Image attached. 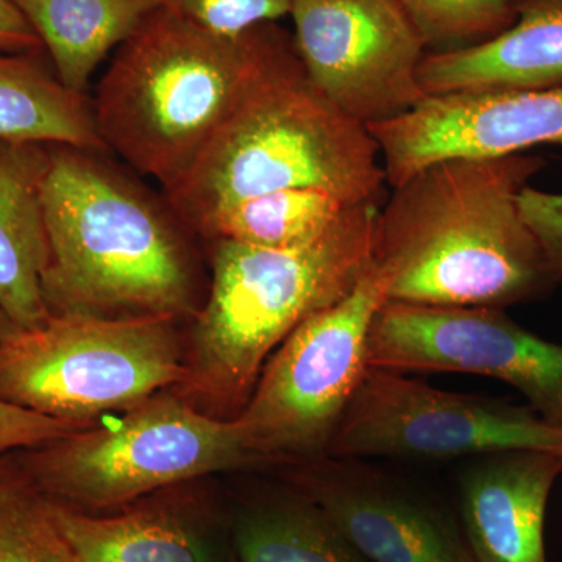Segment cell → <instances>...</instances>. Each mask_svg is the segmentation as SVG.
I'll list each match as a JSON object with an SVG mask.
<instances>
[{"instance_id":"18","label":"cell","mask_w":562,"mask_h":562,"mask_svg":"<svg viewBox=\"0 0 562 562\" xmlns=\"http://www.w3.org/2000/svg\"><path fill=\"white\" fill-rule=\"evenodd\" d=\"M40 36L55 76L87 94L95 69L160 9V0H11Z\"/></svg>"},{"instance_id":"27","label":"cell","mask_w":562,"mask_h":562,"mask_svg":"<svg viewBox=\"0 0 562 562\" xmlns=\"http://www.w3.org/2000/svg\"><path fill=\"white\" fill-rule=\"evenodd\" d=\"M0 54L46 55L40 36L11 0H0Z\"/></svg>"},{"instance_id":"2","label":"cell","mask_w":562,"mask_h":562,"mask_svg":"<svg viewBox=\"0 0 562 562\" xmlns=\"http://www.w3.org/2000/svg\"><path fill=\"white\" fill-rule=\"evenodd\" d=\"M102 151L49 146L43 202L50 316L171 317L201 310L192 232L176 211Z\"/></svg>"},{"instance_id":"17","label":"cell","mask_w":562,"mask_h":562,"mask_svg":"<svg viewBox=\"0 0 562 562\" xmlns=\"http://www.w3.org/2000/svg\"><path fill=\"white\" fill-rule=\"evenodd\" d=\"M49 146L0 139V310L20 330L50 319L41 290L49 258L43 188Z\"/></svg>"},{"instance_id":"21","label":"cell","mask_w":562,"mask_h":562,"mask_svg":"<svg viewBox=\"0 0 562 562\" xmlns=\"http://www.w3.org/2000/svg\"><path fill=\"white\" fill-rule=\"evenodd\" d=\"M349 203L316 188H291L243 199L203 220L194 235L266 249H290L330 231Z\"/></svg>"},{"instance_id":"20","label":"cell","mask_w":562,"mask_h":562,"mask_svg":"<svg viewBox=\"0 0 562 562\" xmlns=\"http://www.w3.org/2000/svg\"><path fill=\"white\" fill-rule=\"evenodd\" d=\"M44 57L0 54V139L105 154L91 99L66 88Z\"/></svg>"},{"instance_id":"13","label":"cell","mask_w":562,"mask_h":562,"mask_svg":"<svg viewBox=\"0 0 562 562\" xmlns=\"http://www.w3.org/2000/svg\"><path fill=\"white\" fill-rule=\"evenodd\" d=\"M308 495L371 562H475L452 514L355 460L295 465Z\"/></svg>"},{"instance_id":"12","label":"cell","mask_w":562,"mask_h":562,"mask_svg":"<svg viewBox=\"0 0 562 562\" xmlns=\"http://www.w3.org/2000/svg\"><path fill=\"white\" fill-rule=\"evenodd\" d=\"M368 128L395 188L432 162L562 146V87L428 95L405 116Z\"/></svg>"},{"instance_id":"6","label":"cell","mask_w":562,"mask_h":562,"mask_svg":"<svg viewBox=\"0 0 562 562\" xmlns=\"http://www.w3.org/2000/svg\"><path fill=\"white\" fill-rule=\"evenodd\" d=\"M14 454L49 497L90 513L116 512L213 473L266 468L235 419L210 416L172 390L109 424Z\"/></svg>"},{"instance_id":"26","label":"cell","mask_w":562,"mask_h":562,"mask_svg":"<svg viewBox=\"0 0 562 562\" xmlns=\"http://www.w3.org/2000/svg\"><path fill=\"white\" fill-rule=\"evenodd\" d=\"M520 211L541 244L547 260L562 280V192L527 187L520 194Z\"/></svg>"},{"instance_id":"9","label":"cell","mask_w":562,"mask_h":562,"mask_svg":"<svg viewBox=\"0 0 562 562\" xmlns=\"http://www.w3.org/2000/svg\"><path fill=\"white\" fill-rule=\"evenodd\" d=\"M542 450L562 457V428L530 406L454 394L402 372L368 368L327 457H487Z\"/></svg>"},{"instance_id":"7","label":"cell","mask_w":562,"mask_h":562,"mask_svg":"<svg viewBox=\"0 0 562 562\" xmlns=\"http://www.w3.org/2000/svg\"><path fill=\"white\" fill-rule=\"evenodd\" d=\"M179 321L52 316L0 344V402L91 427L187 376Z\"/></svg>"},{"instance_id":"28","label":"cell","mask_w":562,"mask_h":562,"mask_svg":"<svg viewBox=\"0 0 562 562\" xmlns=\"http://www.w3.org/2000/svg\"><path fill=\"white\" fill-rule=\"evenodd\" d=\"M18 330H20V328L10 321V317L7 316L2 310H0V344L5 341L9 336L13 335V333Z\"/></svg>"},{"instance_id":"1","label":"cell","mask_w":562,"mask_h":562,"mask_svg":"<svg viewBox=\"0 0 562 562\" xmlns=\"http://www.w3.org/2000/svg\"><path fill=\"white\" fill-rule=\"evenodd\" d=\"M546 161L528 155L432 162L380 210L375 262L387 301L505 310L561 283L520 211Z\"/></svg>"},{"instance_id":"22","label":"cell","mask_w":562,"mask_h":562,"mask_svg":"<svg viewBox=\"0 0 562 562\" xmlns=\"http://www.w3.org/2000/svg\"><path fill=\"white\" fill-rule=\"evenodd\" d=\"M0 562H77L54 498L14 452L0 453Z\"/></svg>"},{"instance_id":"24","label":"cell","mask_w":562,"mask_h":562,"mask_svg":"<svg viewBox=\"0 0 562 562\" xmlns=\"http://www.w3.org/2000/svg\"><path fill=\"white\" fill-rule=\"evenodd\" d=\"M294 0H160L161 9L221 35H241L291 13Z\"/></svg>"},{"instance_id":"8","label":"cell","mask_w":562,"mask_h":562,"mask_svg":"<svg viewBox=\"0 0 562 562\" xmlns=\"http://www.w3.org/2000/svg\"><path fill=\"white\" fill-rule=\"evenodd\" d=\"M387 302V277L373 258L341 302L310 317L262 369L235 417L262 464L302 465L325 458L368 371L373 317Z\"/></svg>"},{"instance_id":"25","label":"cell","mask_w":562,"mask_h":562,"mask_svg":"<svg viewBox=\"0 0 562 562\" xmlns=\"http://www.w3.org/2000/svg\"><path fill=\"white\" fill-rule=\"evenodd\" d=\"M85 428L0 402V453L32 449Z\"/></svg>"},{"instance_id":"4","label":"cell","mask_w":562,"mask_h":562,"mask_svg":"<svg viewBox=\"0 0 562 562\" xmlns=\"http://www.w3.org/2000/svg\"><path fill=\"white\" fill-rule=\"evenodd\" d=\"M379 214V202L351 205L316 241L290 249L206 241L210 291L192 317L187 376L172 391L210 416L235 419L273 351L371 269Z\"/></svg>"},{"instance_id":"19","label":"cell","mask_w":562,"mask_h":562,"mask_svg":"<svg viewBox=\"0 0 562 562\" xmlns=\"http://www.w3.org/2000/svg\"><path fill=\"white\" fill-rule=\"evenodd\" d=\"M231 514L239 562H371L297 487L246 495Z\"/></svg>"},{"instance_id":"16","label":"cell","mask_w":562,"mask_h":562,"mask_svg":"<svg viewBox=\"0 0 562 562\" xmlns=\"http://www.w3.org/2000/svg\"><path fill=\"white\" fill-rule=\"evenodd\" d=\"M501 35L465 49L428 52L419 83L428 95L562 87V0H516Z\"/></svg>"},{"instance_id":"5","label":"cell","mask_w":562,"mask_h":562,"mask_svg":"<svg viewBox=\"0 0 562 562\" xmlns=\"http://www.w3.org/2000/svg\"><path fill=\"white\" fill-rule=\"evenodd\" d=\"M273 24L221 35L155 10L114 50L92 99L106 150L162 191L173 187L238 102Z\"/></svg>"},{"instance_id":"14","label":"cell","mask_w":562,"mask_h":562,"mask_svg":"<svg viewBox=\"0 0 562 562\" xmlns=\"http://www.w3.org/2000/svg\"><path fill=\"white\" fill-rule=\"evenodd\" d=\"M77 562H239L231 505L191 483L111 514L55 501Z\"/></svg>"},{"instance_id":"10","label":"cell","mask_w":562,"mask_h":562,"mask_svg":"<svg viewBox=\"0 0 562 562\" xmlns=\"http://www.w3.org/2000/svg\"><path fill=\"white\" fill-rule=\"evenodd\" d=\"M369 368L490 376L520 392L543 420L562 428V346L503 310L384 303L368 339Z\"/></svg>"},{"instance_id":"15","label":"cell","mask_w":562,"mask_h":562,"mask_svg":"<svg viewBox=\"0 0 562 562\" xmlns=\"http://www.w3.org/2000/svg\"><path fill=\"white\" fill-rule=\"evenodd\" d=\"M562 457L542 450L487 454L460 482V524L475 562H547V505Z\"/></svg>"},{"instance_id":"23","label":"cell","mask_w":562,"mask_h":562,"mask_svg":"<svg viewBox=\"0 0 562 562\" xmlns=\"http://www.w3.org/2000/svg\"><path fill=\"white\" fill-rule=\"evenodd\" d=\"M428 52L465 49L501 35L516 21V0H397Z\"/></svg>"},{"instance_id":"11","label":"cell","mask_w":562,"mask_h":562,"mask_svg":"<svg viewBox=\"0 0 562 562\" xmlns=\"http://www.w3.org/2000/svg\"><path fill=\"white\" fill-rule=\"evenodd\" d=\"M295 50L313 83L366 127L405 116L428 98L424 36L397 0H294Z\"/></svg>"},{"instance_id":"3","label":"cell","mask_w":562,"mask_h":562,"mask_svg":"<svg viewBox=\"0 0 562 562\" xmlns=\"http://www.w3.org/2000/svg\"><path fill=\"white\" fill-rule=\"evenodd\" d=\"M386 183L369 128L313 83L291 33L273 24L238 102L165 198L194 235L217 210L266 192L316 188L358 205L379 202Z\"/></svg>"}]
</instances>
